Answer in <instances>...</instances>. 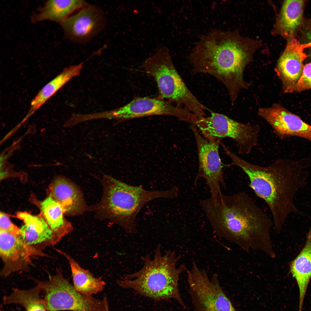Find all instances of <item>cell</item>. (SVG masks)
<instances>
[{
	"label": "cell",
	"instance_id": "5b68a950",
	"mask_svg": "<svg viewBox=\"0 0 311 311\" xmlns=\"http://www.w3.org/2000/svg\"><path fill=\"white\" fill-rule=\"evenodd\" d=\"M102 182L103 192L101 200L90 209L98 217L118 224L129 234L136 233V217L146 203L155 199H172L178 195L175 187L163 191L147 190L141 185H130L105 174Z\"/></svg>",
	"mask_w": 311,
	"mask_h": 311
},
{
	"label": "cell",
	"instance_id": "d4e9b609",
	"mask_svg": "<svg viewBox=\"0 0 311 311\" xmlns=\"http://www.w3.org/2000/svg\"><path fill=\"white\" fill-rule=\"evenodd\" d=\"M311 89V62L304 66L302 75L291 92Z\"/></svg>",
	"mask_w": 311,
	"mask_h": 311
},
{
	"label": "cell",
	"instance_id": "7c38bea8",
	"mask_svg": "<svg viewBox=\"0 0 311 311\" xmlns=\"http://www.w3.org/2000/svg\"><path fill=\"white\" fill-rule=\"evenodd\" d=\"M0 255L3 263L0 275L4 277L17 272H27L33 265V257L47 256L28 245L20 236L3 231H0Z\"/></svg>",
	"mask_w": 311,
	"mask_h": 311
},
{
	"label": "cell",
	"instance_id": "44dd1931",
	"mask_svg": "<svg viewBox=\"0 0 311 311\" xmlns=\"http://www.w3.org/2000/svg\"><path fill=\"white\" fill-rule=\"evenodd\" d=\"M87 4L81 0H48L33 16L32 21L37 22L49 20L60 23Z\"/></svg>",
	"mask_w": 311,
	"mask_h": 311
},
{
	"label": "cell",
	"instance_id": "484cf974",
	"mask_svg": "<svg viewBox=\"0 0 311 311\" xmlns=\"http://www.w3.org/2000/svg\"><path fill=\"white\" fill-rule=\"evenodd\" d=\"M0 231L20 235V228L13 223L6 215L1 212L0 214Z\"/></svg>",
	"mask_w": 311,
	"mask_h": 311
},
{
	"label": "cell",
	"instance_id": "5bb4252c",
	"mask_svg": "<svg viewBox=\"0 0 311 311\" xmlns=\"http://www.w3.org/2000/svg\"><path fill=\"white\" fill-rule=\"evenodd\" d=\"M258 114L269 124L280 138L297 136L311 141V126L280 104L260 108Z\"/></svg>",
	"mask_w": 311,
	"mask_h": 311
},
{
	"label": "cell",
	"instance_id": "ba28073f",
	"mask_svg": "<svg viewBox=\"0 0 311 311\" xmlns=\"http://www.w3.org/2000/svg\"><path fill=\"white\" fill-rule=\"evenodd\" d=\"M192 311H237L223 289L217 274L209 278L193 262L187 271Z\"/></svg>",
	"mask_w": 311,
	"mask_h": 311
},
{
	"label": "cell",
	"instance_id": "4316f807",
	"mask_svg": "<svg viewBox=\"0 0 311 311\" xmlns=\"http://www.w3.org/2000/svg\"><path fill=\"white\" fill-rule=\"evenodd\" d=\"M308 28L309 29L307 32V36L310 42H311V23L309 24Z\"/></svg>",
	"mask_w": 311,
	"mask_h": 311
},
{
	"label": "cell",
	"instance_id": "2e32d148",
	"mask_svg": "<svg viewBox=\"0 0 311 311\" xmlns=\"http://www.w3.org/2000/svg\"><path fill=\"white\" fill-rule=\"evenodd\" d=\"M47 192L48 196L61 206L66 215H79L87 209L80 189L66 177L61 176L56 177L49 185Z\"/></svg>",
	"mask_w": 311,
	"mask_h": 311
},
{
	"label": "cell",
	"instance_id": "3957f363",
	"mask_svg": "<svg viewBox=\"0 0 311 311\" xmlns=\"http://www.w3.org/2000/svg\"><path fill=\"white\" fill-rule=\"evenodd\" d=\"M249 49L232 34L214 30L200 37L189 57L194 74H210L227 90L232 103L249 86L243 72L250 59Z\"/></svg>",
	"mask_w": 311,
	"mask_h": 311
},
{
	"label": "cell",
	"instance_id": "d6986e66",
	"mask_svg": "<svg viewBox=\"0 0 311 311\" xmlns=\"http://www.w3.org/2000/svg\"><path fill=\"white\" fill-rule=\"evenodd\" d=\"M84 62L65 68L63 71L46 85L33 99L30 107L23 120L25 122L50 98L73 78L78 76Z\"/></svg>",
	"mask_w": 311,
	"mask_h": 311
},
{
	"label": "cell",
	"instance_id": "6da1fadb",
	"mask_svg": "<svg viewBox=\"0 0 311 311\" xmlns=\"http://www.w3.org/2000/svg\"><path fill=\"white\" fill-rule=\"evenodd\" d=\"M200 203L218 236L246 252L259 250L275 257L271 236L272 220L245 192L231 195L221 193Z\"/></svg>",
	"mask_w": 311,
	"mask_h": 311
},
{
	"label": "cell",
	"instance_id": "52a82bcc",
	"mask_svg": "<svg viewBox=\"0 0 311 311\" xmlns=\"http://www.w3.org/2000/svg\"><path fill=\"white\" fill-rule=\"evenodd\" d=\"M48 279L31 278L45 293L44 301L48 311H109L106 298L101 300L77 291L58 268L55 274H49Z\"/></svg>",
	"mask_w": 311,
	"mask_h": 311
},
{
	"label": "cell",
	"instance_id": "e0dca14e",
	"mask_svg": "<svg viewBox=\"0 0 311 311\" xmlns=\"http://www.w3.org/2000/svg\"><path fill=\"white\" fill-rule=\"evenodd\" d=\"M16 217L23 221L20 236L28 245L43 252L46 247L57 243L53 233L40 214L34 215L26 212L16 213Z\"/></svg>",
	"mask_w": 311,
	"mask_h": 311
},
{
	"label": "cell",
	"instance_id": "9c48e42d",
	"mask_svg": "<svg viewBox=\"0 0 311 311\" xmlns=\"http://www.w3.org/2000/svg\"><path fill=\"white\" fill-rule=\"evenodd\" d=\"M211 112L210 116L199 120L196 125L206 138H231L238 145V153L242 155L249 154L257 145L258 125L241 123L224 115Z\"/></svg>",
	"mask_w": 311,
	"mask_h": 311
},
{
	"label": "cell",
	"instance_id": "cb8c5ba5",
	"mask_svg": "<svg viewBox=\"0 0 311 311\" xmlns=\"http://www.w3.org/2000/svg\"><path fill=\"white\" fill-rule=\"evenodd\" d=\"M41 291L37 285L28 290L14 288L10 295L3 297V303L6 305L19 304L26 311H48L43 299L40 297Z\"/></svg>",
	"mask_w": 311,
	"mask_h": 311
},
{
	"label": "cell",
	"instance_id": "8992f818",
	"mask_svg": "<svg viewBox=\"0 0 311 311\" xmlns=\"http://www.w3.org/2000/svg\"><path fill=\"white\" fill-rule=\"evenodd\" d=\"M142 67L154 78L158 88L159 98L167 99L184 107L199 118L208 108L201 103L187 88L177 71L168 49L160 48L143 63Z\"/></svg>",
	"mask_w": 311,
	"mask_h": 311
},
{
	"label": "cell",
	"instance_id": "7402d4cb",
	"mask_svg": "<svg viewBox=\"0 0 311 311\" xmlns=\"http://www.w3.org/2000/svg\"><path fill=\"white\" fill-rule=\"evenodd\" d=\"M40 209V214L52 232L57 243L72 231L73 226L65 218L62 207L50 197L41 203Z\"/></svg>",
	"mask_w": 311,
	"mask_h": 311
},
{
	"label": "cell",
	"instance_id": "603a6c76",
	"mask_svg": "<svg viewBox=\"0 0 311 311\" xmlns=\"http://www.w3.org/2000/svg\"><path fill=\"white\" fill-rule=\"evenodd\" d=\"M304 1H285L276 24L277 30L286 37L293 36L294 33L301 25L303 19Z\"/></svg>",
	"mask_w": 311,
	"mask_h": 311
},
{
	"label": "cell",
	"instance_id": "8fae6325",
	"mask_svg": "<svg viewBox=\"0 0 311 311\" xmlns=\"http://www.w3.org/2000/svg\"><path fill=\"white\" fill-rule=\"evenodd\" d=\"M196 126L193 124L191 126L196 139L199 160L198 171L195 184L200 177H203L210 190L211 197L215 198L222 193L220 185L225 187L218 151L221 139L203 137Z\"/></svg>",
	"mask_w": 311,
	"mask_h": 311
},
{
	"label": "cell",
	"instance_id": "ffe728a7",
	"mask_svg": "<svg viewBox=\"0 0 311 311\" xmlns=\"http://www.w3.org/2000/svg\"><path fill=\"white\" fill-rule=\"evenodd\" d=\"M55 250L68 261L71 268L73 286L77 291L84 295L91 296L103 290L105 282L101 278L94 277L88 270L82 268L69 254L58 249H55Z\"/></svg>",
	"mask_w": 311,
	"mask_h": 311
},
{
	"label": "cell",
	"instance_id": "4fadbf2b",
	"mask_svg": "<svg viewBox=\"0 0 311 311\" xmlns=\"http://www.w3.org/2000/svg\"><path fill=\"white\" fill-rule=\"evenodd\" d=\"M105 18L103 12L87 4L60 23L66 37L74 42L86 43L103 30Z\"/></svg>",
	"mask_w": 311,
	"mask_h": 311
},
{
	"label": "cell",
	"instance_id": "277c9868",
	"mask_svg": "<svg viewBox=\"0 0 311 311\" xmlns=\"http://www.w3.org/2000/svg\"><path fill=\"white\" fill-rule=\"evenodd\" d=\"M180 258L175 251H168L162 255L159 246L153 258L149 254L142 258L144 265L140 270L125 275L117 283L123 288L133 289L154 300L174 299L185 308L178 283L180 275L186 269L183 265L177 266Z\"/></svg>",
	"mask_w": 311,
	"mask_h": 311
},
{
	"label": "cell",
	"instance_id": "30bf717a",
	"mask_svg": "<svg viewBox=\"0 0 311 311\" xmlns=\"http://www.w3.org/2000/svg\"><path fill=\"white\" fill-rule=\"evenodd\" d=\"M161 115L174 116L190 123L195 118L194 114L185 108L174 106L159 98L147 97L136 98L124 106L106 112L107 119L116 120L117 124L133 118Z\"/></svg>",
	"mask_w": 311,
	"mask_h": 311
},
{
	"label": "cell",
	"instance_id": "83f0119b",
	"mask_svg": "<svg viewBox=\"0 0 311 311\" xmlns=\"http://www.w3.org/2000/svg\"><path fill=\"white\" fill-rule=\"evenodd\" d=\"M1 311H4L3 310H1Z\"/></svg>",
	"mask_w": 311,
	"mask_h": 311
},
{
	"label": "cell",
	"instance_id": "9a60e30c",
	"mask_svg": "<svg viewBox=\"0 0 311 311\" xmlns=\"http://www.w3.org/2000/svg\"><path fill=\"white\" fill-rule=\"evenodd\" d=\"M293 36L288 41L275 69L285 93H291L299 81L303 71V62L308 57L304 50L311 47V42L301 43Z\"/></svg>",
	"mask_w": 311,
	"mask_h": 311
},
{
	"label": "cell",
	"instance_id": "7a4b0ae2",
	"mask_svg": "<svg viewBox=\"0 0 311 311\" xmlns=\"http://www.w3.org/2000/svg\"><path fill=\"white\" fill-rule=\"evenodd\" d=\"M226 154L232 161L229 165L237 166L243 170L249 178V187L266 202L274 228L279 233L289 214L300 213L293 199L296 192L306 185L308 173L304 169L310 164L309 159H278L263 167L249 162L230 150Z\"/></svg>",
	"mask_w": 311,
	"mask_h": 311
},
{
	"label": "cell",
	"instance_id": "ac0fdd59",
	"mask_svg": "<svg viewBox=\"0 0 311 311\" xmlns=\"http://www.w3.org/2000/svg\"><path fill=\"white\" fill-rule=\"evenodd\" d=\"M290 271L297 281L299 288L298 309H302L308 287L311 277V227L305 245L290 265Z\"/></svg>",
	"mask_w": 311,
	"mask_h": 311
}]
</instances>
